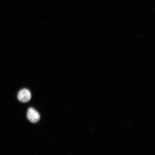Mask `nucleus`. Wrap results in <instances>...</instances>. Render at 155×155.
Here are the masks:
<instances>
[{
	"label": "nucleus",
	"mask_w": 155,
	"mask_h": 155,
	"mask_svg": "<svg viewBox=\"0 0 155 155\" xmlns=\"http://www.w3.org/2000/svg\"><path fill=\"white\" fill-rule=\"evenodd\" d=\"M17 98L19 101L26 103L28 102L31 98V94L30 91L26 89H23L18 93Z\"/></svg>",
	"instance_id": "1"
},
{
	"label": "nucleus",
	"mask_w": 155,
	"mask_h": 155,
	"mask_svg": "<svg viewBox=\"0 0 155 155\" xmlns=\"http://www.w3.org/2000/svg\"><path fill=\"white\" fill-rule=\"evenodd\" d=\"M27 117L29 120L32 123H36L39 120L40 116L39 114L35 110L30 108L27 112Z\"/></svg>",
	"instance_id": "2"
}]
</instances>
